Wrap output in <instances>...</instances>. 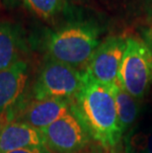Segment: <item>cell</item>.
I'll return each instance as SVG.
<instances>
[{
	"label": "cell",
	"instance_id": "obj_13",
	"mask_svg": "<svg viewBox=\"0 0 152 153\" xmlns=\"http://www.w3.org/2000/svg\"><path fill=\"white\" fill-rule=\"evenodd\" d=\"M125 149V153H152V128L128 132Z\"/></svg>",
	"mask_w": 152,
	"mask_h": 153
},
{
	"label": "cell",
	"instance_id": "obj_5",
	"mask_svg": "<svg viewBox=\"0 0 152 153\" xmlns=\"http://www.w3.org/2000/svg\"><path fill=\"white\" fill-rule=\"evenodd\" d=\"M29 69L23 59L0 71V123L16 120L28 99Z\"/></svg>",
	"mask_w": 152,
	"mask_h": 153
},
{
	"label": "cell",
	"instance_id": "obj_3",
	"mask_svg": "<svg viewBox=\"0 0 152 153\" xmlns=\"http://www.w3.org/2000/svg\"><path fill=\"white\" fill-rule=\"evenodd\" d=\"M85 80L84 70L48 58L33 86V98L72 101L85 85Z\"/></svg>",
	"mask_w": 152,
	"mask_h": 153
},
{
	"label": "cell",
	"instance_id": "obj_4",
	"mask_svg": "<svg viewBox=\"0 0 152 153\" xmlns=\"http://www.w3.org/2000/svg\"><path fill=\"white\" fill-rule=\"evenodd\" d=\"M119 85L141 101L152 85V51L135 38L127 39V48L119 72Z\"/></svg>",
	"mask_w": 152,
	"mask_h": 153
},
{
	"label": "cell",
	"instance_id": "obj_14",
	"mask_svg": "<svg viewBox=\"0 0 152 153\" xmlns=\"http://www.w3.org/2000/svg\"><path fill=\"white\" fill-rule=\"evenodd\" d=\"M8 153H51V152L47 146H39V147H29V148L19 149V150L11 151Z\"/></svg>",
	"mask_w": 152,
	"mask_h": 153
},
{
	"label": "cell",
	"instance_id": "obj_8",
	"mask_svg": "<svg viewBox=\"0 0 152 153\" xmlns=\"http://www.w3.org/2000/svg\"><path fill=\"white\" fill-rule=\"evenodd\" d=\"M72 101L64 99L31 100L16 120L43 131L71 110Z\"/></svg>",
	"mask_w": 152,
	"mask_h": 153
},
{
	"label": "cell",
	"instance_id": "obj_9",
	"mask_svg": "<svg viewBox=\"0 0 152 153\" xmlns=\"http://www.w3.org/2000/svg\"><path fill=\"white\" fill-rule=\"evenodd\" d=\"M39 146H47L43 132L27 123L13 120L0 128V153Z\"/></svg>",
	"mask_w": 152,
	"mask_h": 153
},
{
	"label": "cell",
	"instance_id": "obj_10",
	"mask_svg": "<svg viewBox=\"0 0 152 153\" xmlns=\"http://www.w3.org/2000/svg\"><path fill=\"white\" fill-rule=\"evenodd\" d=\"M24 42L18 29L7 22H0V71L21 60Z\"/></svg>",
	"mask_w": 152,
	"mask_h": 153
},
{
	"label": "cell",
	"instance_id": "obj_1",
	"mask_svg": "<svg viewBox=\"0 0 152 153\" xmlns=\"http://www.w3.org/2000/svg\"><path fill=\"white\" fill-rule=\"evenodd\" d=\"M85 77V85L72 100L71 109L90 137L106 148L114 147L124 134L119 128L112 86L97 82L86 73Z\"/></svg>",
	"mask_w": 152,
	"mask_h": 153
},
{
	"label": "cell",
	"instance_id": "obj_6",
	"mask_svg": "<svg viewBox=\"0 0 152 153\" xmlns=\"http://www.w3.org/2000/svg\"><path fill=\"white\" fill-rule=\"evenodd\" d=\"M42 132L47 147L51 153H79L91 138L85 126L72 109Z\"/></svg>",
	"mask_w": 152,
	"mask_h": 153
},
{
	"label": "cell",
	"instance_id": "obj_11",
	"mask_svg": "<svg viewBox=\"0 0 152 153\" xmlns=\"http://www.w3.org/2000/svg\"><path fill=\"white\" fill-rule=\"evenodd\" d=\"M112 91L116 102V109L122 133L128 132L135 123L140 112V101L124 90L119 84L112 85Z\"/></svg>",
	"mask_w": 152,
	"mask_h": 153
},
{
	"label": "cell",
	"instance_id": "obj_7",
	"mask_svg": "<svg viewBox=\"0 0 152 153\" xmlns=\"http://www.w3.org/2000/svg\"><path fill=\"white\" fill-rule=\"evenodd\" d=\"M125 48L127 39L121 36L106 38L94 51L84 70L85 73L105 85L119 84V72Z\"/></svg>",
	"mask_w": 152,
	"mask_h": 153
},
{
	"label": "cell",
	"instance_id": "obj_12",
	"mask_svg": "<svg viewBox=\"0 0 152 153\" xmlns=\"http://www.w3.org/2000/svg\"><path fill=\"white\" fill-rule=\"evenodd\" d=\"M24 5L36 16L50 20L66 10V0H22Z\"/></svg>",
	"mask_w": 152,
	"mask_h": 153
},
{
	"label": "cell",
	"instance_id": "obj_2",
	"mask_svg": "<svg viewBox=\"0 0 152 153\" xmlns=\"http://www.w3.org/2000/svg\"><path fill=\"white\" fill-rule=\"evenodd\" d=\"M101 30L93 21L74 20L50 31L44 50L50 59L85 70L94 51L101 44Z\"/></svg>",
	"mask_w": 152,
	"mask_h": 153
},
{
	"label": "cell",
	"instance_id": "obj_15",
	"mask_svg": "<svg viewBox=\"0 0 152 153\" xmlns=\"http://www.w3.org/2000/svg\"><path fill=\"white\" fill-rule=\"evenodd\" d=\"M1 126H2V125H1V123H0V128H1Z\"/></svg>",
	"mask_w": 152,
	"mask_h": 153
},
{
	"label": "cell",
	"instance_id": "obj_16",
	"mask_svg": "<svg viewBox=\"0 0 152 153\" xmlns=\"http://www.w3.org/2000/svg\"><path fill=\"white\" fill-rule=\"evenodd\" d=\"M66 1H68V0H66Z\"/></svg>",
	"mask_w": 152,
	"mask_h": 153
}]
</instances>
